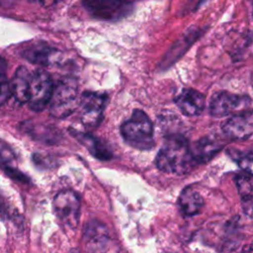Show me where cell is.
Returning a JSON list of instances; mask_svg holds the SVG:
<instances>
[{
    "label": "cell",
    "mask_w": 253,
    "mask_h": 253,
    "mask_svg": "<svg viewBox=\"0 0 253 253\" xmlns=\"http://www.w3.org/2000/svg\"><path fill=\"white\" fill-rule=\"evenodd\" d=\"M11 95V83L8 81L4 73H0V107L9 99Z\"/></svg>",
    "instance_id": "18"
},
{
    "label": "cell",
    "mask_w": 253,
    "mask_h": 253,
    "mask_svg": "<svg viewBox=\"0 0 253 253\" xmlns=\"http://www.w3.org/2000/svg\"><path fill=\"white\" fill-rule=\"evenodd\" d=\"M121 134L128 145L137 149H149L154 144L152 122L141 110H134L122 124Z\"/></svg>",
    "instance_id": "2"
},
{
    "label": "cell",
    "mask_w": 253,
    "mask_h": 253,
    "mask_svg": "<svg viewBox=\"0 0 253 253\" xmlns=\"http://www.w3.org/2000/svg\"><path fill=\"white\" fill-rule=\"evenodd\" d=\"M204 30L192 27L188 29L180 39H178L175 43L171 46L168 52L165 54L163 60L161 61V67L167 68L176 62L183 54L193 45V43L203 35Z\"/></svg>",
    "instance_id": "10"
},
{
    "label": "cell",
    "mask_w": 253,
    "mask_h": 253,
    "mask_svg": "<svg viewBox=\"0 0 253 253\" xmlns=\"http://www.w3.org/2000/svg\"><path fill=\"white\" fill-rule=\"evenodd\" d=\"M178 206L184 216H193L204 207L203 197L192 187H186L178 198Z\"/></svg>",
    "instance_id": "15"
},
{
    "label": "cell",
    "mask_w": 253,
    "mask_h": 253,
    "mask_svg": "<svg viewBox=\"0 0 253 253\" xmlns=\"http://www.w3.org/2000/svg\"><path fill=\"white\" fill-rule=\"evenodd\" d=\"M9 213V210L7 208V205L5 203L4 198L0 195V215L1 216H7Z\"/></svg>",
    "instance_id": "21"
},
{
    "label": "cell",
    "mask_w": 253,
    "mask_h": 253,
    "mask_svg": "<svg viewBox=\"0 0 253 253\" xmlns=\"http://www.w3.org/2000/svg\"><path fill=\"white\" fill-rule=\"evenodd\" d=\"M238 165L245 173L253 176V151L239 157Z\"/></svg>",
    "instance_id": "19"
},
{
    "label": "cell",
    "mask_w": 253,
    "mask_h": 253,
    "mask_svg": "<svg viewBox=\"0 0 253 253\" xmlns=\"http://www.w3.org/2000/svg\"><path fill=\"white\" fill-rule=\"evenodd\" d=\"M223 143L214 136H206L196 141L191 147V151L196 162H208L221 148Z\"/></svg>",
    "instance_id": "13"
},
{
    "label": "cell",
    "mask_w": 253,
    "mask_h": 253,
    "mask_svg": "<svg viewBox=\"0 0 253 253\" xmlns=\"http://www.w3.org/2000/svg\"><path fill=\"white\" fill-rule=\"evenodd\" d=\"M13 158L14 155L12 150L7 145H5V143L0 141V162L4 164L2 167L8 166V163H10Z\"/></svg>",
    "instance_id": "20"
},
{
    "label": "cell",
    "mask_w": 253,
    "mask_h": 253,
    "mask_svg": "<svg viewBox=\"0 0 253 253\" xmlns=\"http://www.w3.org/2000/svg\"><path fill=\"white\" fill-rule=\"evenodd\" d=\"M237 189L243 201L249 200L253 192V181L247 175H239L235 179Z\"/></svg>",
    "instance_id": "17"
},
{
    "label": "cell",
    "mask_w": 253,
    "mask_h": 253,
    "mask_svg": "<svg viewBox=\"0 0 253 253\" xmlns=\"http://www.w3.org/2000/svg\"><path fill=\"white\" fill-rule=\"evenodd\" d=\"M251 105V99L246 95L233 94L227 91H219L212 95L210 102V114L213 117H225L247 111Z\"/></svg>",
    "instance_id": "6"
},
{
    "label": "cell",
    "mask_w": 253,
    "mask_h": 253,
    "mask_svg": "<svg viewBox=\"0 0 253 253\" xmlns=\"http://www.w3.org/2000/svg\"><path fill=\"white\" fill-rule=\"evenodd\" d=\"M176 106L186 116H199L205 109V96L199 91L186 88L174 99Z\"/></svg>",
    "instance_id": "11"
},
{
    "label": "cell",
    "mask_w": 253,
    "mask_h": 253,
    "mask_svg": "<svg viewBox=\"0 0 253 253\" xmlns=\"http://www.w3.org/2000/svg\"><path fill=\"white\" fill-rule=\"evenodd\" d=\"M79 106L78 85L73 78L59 80L53 87L49 102L50 114L57 119L68 117Z\"/></svg>",
    "instance_id": "3"
},
{
    "label": "cell",
    "mask_w": 253,
    "mask_h": 253,
    "mask_svg": "<svg viewBox=\"0 0 253 253\" xmlns=\"http://www.w3.org/2000/svg\"><path fill=\"white\" fill-rule=\"evenodd\" d=\"M53 84L49 74L42 69L34 71L31 75L29 89V107L36 112L42 111L50 102Z\"/></svg>",
    "instance_id": "7"
},
{
    "label": "cell",
    "mask_w": 253,
    "mask_h": 253,
    "mask_svg": "<svg viewBox=\"0 0 253 253\" xmlns=\"http://www.w3.org/2000/svg\"><path fill=\"white\" fill-rule=\"evenodd\" d=\"M242 253H253V246L252 245H247L243 248Z\"/></svg>",
    "instance_id": "22"
},
{
    "label": "cell",
    "mask_w": 253,
    "mask_h": 253,
    "mask_svg": "<svg viewBox=\"0 0 253 253\" xmlns=\"http://www.w3.org/2000/svg\"><path fill=\"white\" fill-rule=\"evenodd\" d=\"M108 96L99 92H84L79 99L80 120L87 128L97 127L103 118Z\"/></svg>",
    "instance_id": "8"
},
{
    "label": "cell",
    "mask_w": 253,
    "mask_h": 253,
    "mask_svg": "<svg viewBox=\"0 0 253 253\" xmlns=\"http://www.w3.org/2000/svg\"><path fill=\"white\" fill-rule=\"evenodd\" d=\"M32 73L25 66H19L11 81L13 97L21 104L28 103Z\"/></svg>",
    "instance_id": "16"
},
{
    "label": "cell",
    "mask_w": 253,
    "mask_h": 253,
    "mask_svg": "<svg viewBox=\"0 0 253 253\" xmlns=\"http://www.w3.org/2000/svg\"><path fill=\"white\" fill-rule=\"evenodd\" d=\"M223 133L232 140L247 139L253 134V111L232 115L222 126Z\"/></svg>",
    "instance_id": "9"
},
{
    "label": "cell",
    "mask_w": 253,
    "mask_h": 253,
    "mask_svg": "<svg viewBox=\"0 0 253 253\" xmlns=\"http://www.w3.org/2000/svg\"><path fill=\"white\" fill-rule=\"evenodd\" d=\"M71 132L79 140V142L83 144L88 149V151L97 159H100L102 161L112 159L113 153L111 149L106 143H104L99 138L93 136L92 134L78 132L76 130H72Z\"/></svg>",
    "instance_id": "14"
},
{
    "label": "cell",
    "mask_w": 253,
    "mask_h": 253,
    "mask_svg": "<svg viewBox=\"0 0 253 253\" xmlns=\"http://www.w3.org/2000/svg\"><path fill=\"white\" fill-rule=\"evenodd\" d=\"M83 5L93 18L103 21H117L132 9L131 0H83Z\"/></svg>",
    "instance_id": "5"
},
{
    "label": "cell",
    "mask_w": 253,
    "mask_h": 253,
    "mask_svg": "<svg viewBox=\"0 0 253 253\" xmlns=\"http://www.w3.org/2000/svg\"><path fill=\"white\" fill-rule=\"evenodd\" d=\"M5 65H6V64H5L4 59L0 57V73H3L2 71L5 69Z\"/></svg>",
    "instance_id": "23"
},
{
    "label": "cell",
    "mask_w": 253,
    "mask_h": 253,
    "mask_svg": "<svg viewBox=\"0 0 253 253\" xmlns=\"http://www.w3.org/2000/svg\"><path fill=\"white\" fill-rule=\"evenodd\" d=\"M155 162L161 171L184 174L193 167L196 161L188 140L181 134H171L164 139Z\"/></svg>",
    "instance_id": "1"
},
{
    "label": "cell",
    "mask_w": 253,
    "mask_h": 253,
    "mask_svg": "<svg viewBox=\"0 0 253 253\" xmlns=\"http://www.w3.org/2000/svg\"><path fill=\"white\" fill-rule=\"evenodd\" d=\"M22 56L35 64L48 66L59 61L60 52L43 42H37L26 47L22 51Z\"/></svg>",
    "instance_id": "12"
},
{
    "label": "cell",
    "mask_w": 253,
    "mask_h": 253,
    "mask_svg": "<svg viewBox=\"0 0 253 253\" xmlns=\"http://www.w3.org/2000/svg\"><path fill=\"white\" fill-rule=\"evenodd\" d=\"M53 209L60 224L72 229L77 226L80 214V199L72 190H62L53 199Z\"/></svg>",
    "instance_id": "4"
}]
</instances>
